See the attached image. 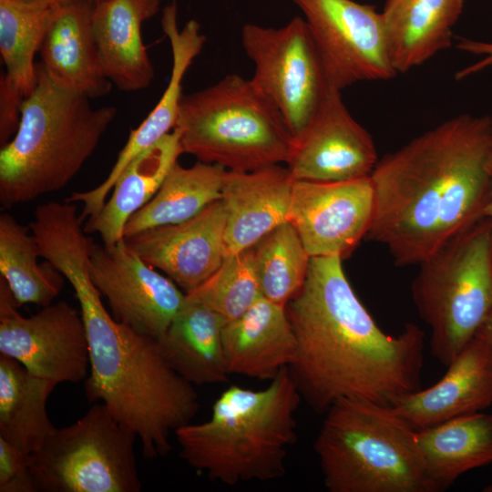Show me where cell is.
<instances>
[{
  "mask_svg": "<svg viewBox=\"0 0 492 492\" xmlns=\"http://www.w3.org/2000/svg\"><path fill=\"white\" fill-rule=\"evenodd\" d=\"M492 118L462 114L380 159L370 175L374 215L366 239L394 263L418 265L485 217Z\"/></svg>",
  "mask_w": 492,
  "mask_h": 492,
  "instance_id": "obj_1",
  "label": "cell"
},
{
  "mask_svg": "<svg viewBox=\"0 0 492 492\" xmlns=\"http://www.w3.org/2000/svg\"><path fill=\"white\" fill-rule=\"evenodd\" d=\"M339 256L311 257L305 282L286 310L297 341L289 367L302 398L324 413L337 399L390 405L420 389L425 335L408 323L385 333L359 300Z\"/></svg>",
  "mask_w": 492,
  "mask_h": 492,
  "instance_id": "obj_2",
  "label": "cell"
},
{
  "mask_svg": "<svg viewBox=\"0 0 492 492\" xmlns=\"http://www.w3.org/2000/svg\"><path fill=\"white\" fill-rule=\"evenodd\" d=\"M89 351L85 394L137 436L148 459L166 456L170 437L199 410L194 385L162 356L157 339L118 322L98 292L78 301Z\"/></svg>",
  "mask_w": 492,
  "mask_h": 492,
  "instance_id": "obj_3",
  "label": "cell"
},
{
  "mask_svg": "<svg viewBox=\"0 0 492 492\" xmlns=\"http://www.w3.org/2000/svg\"><path fill=\"white\" fill-rule=\"evenodd\" d=\"M302 399L289 367L261 390L231 385L215 400L207 421L175 431L179 456L228 486L281 478L297 438L295 414Z\"/></svg>",
  "mask_w": 492,
  "mask_h": 492,
  "instance_id": "obj_4",
  "label": "cell"
},
{
  "mask_svg": "<svg viewBox=\"0 0 492 492\" xmlns=\"http://www.w3.org/2000/svg\"><path fill=\"white\" fill-rule=\"evenodd\" d=\"M117 115L53 82L37 64V83L25 98L15 136L0 150V203H28L64 189L97 148Z\"/></svg>",
  "mask_w": 492,
  "mask_h": 492,
  "instance_id": "obj_5",
  "label": "cell"
},
{
  "mask_svg": "<svg viewBox=\"0 0 492 492\" xmlns=\"http://www.w3.org/2000/svg\"><path fill=\"white\" fill-rule=\"evenodd\" d=\"M313 448L330 492H437L415 432L390 405L343 397L324 412Z\"/></svg>",
  "mask_w": 492,
  "mask_h": 492,
  "instance_id": "obj_6",
  "label": "cell"
},
{
  "mask_svg": "<svg viewBox=\"0 0 492 492\" xmlns=\"http://www.w3.org/2000/svg\"><path fill=\"white\" fill-rule=\"evenodd\" d=\"M175 128L184 153L238 172L285 164L293 139L273 103L236 74L183 94Z\"/></svg>",
  "mask_w": 492,
  "mask_h": 492,
  "instance_id": "obj_7",
  "label": "cell"
},
{
  "mask_svg": "<svg viewBox=\"0 0 492 492\" xmlns=\"http://www.w3.org/2000/svg\"><path fill=\"white\" fill-rule=\"evenodd\" d=\"M418 266L412 299L432 354L447 366L492 313V220L481 218Z\"/></svg>",
  "mask_w": 492,
  "mask_h": 492,
  "instance_id": "obj_8",
  "label": "cell"
},
{
  "mask_svg": "<svg viewBox=\"0 0 492 492\" xmlns=\"http://www.w3.org/2000/svg\"><path fill=\"white\" fill-rule=\"evenodd\" d=\"M137 436L102 403L57 428L31 455L37 492H139Z\"/></svg>",
  "mask_w": 492,
  "mask_h": 492,
  "instance_id": "obj_9",
  "label": "cell"
},
{
  "mask_svg": "<svg viewBox=\"0 0 492 492\" xmlns=\"http://www.w3.org/2000/svg\"><path fill=\"white\" fill-rule=\"evenodd\" d=\"M241 44L254 65L251 81L278 108L294 138L332 87L305 20L295 16L279 28L246 24Z\"/></svg>",
  "mask_w": 492,
  "mask_h": 492,
  "instance_id": "obj_10",
  "label": "cell"
},
{
  "mask_svg": "<svg viewBox=\"0 0 492 492\" xmlns=\"http://www.w3.org/2000/svg\"><path fill=\"white\" fill-rule=\"evenodd\" d=\"M302 13L329 84L339 89L397 75L381 12L354 0H290Z\"/></svg>",
  "mask_w": 492,
  "mask_h": 492,
  "instance_id": "obj_11",
  "label": "cell"
},
{
  "mask_svg": "<svg viewBox=\"0 0 492 492\" xmlns=\"http://www.w3.org/2000/svg\"><path fill=\"white\" fill-rule=\"evenodd\" d=\"M18 307L0 277V354L57 384L85 380L89 351L81 312L62 301L30 316L22 315Z\"/></svg>",
  "mask_w": 492,
  "mask_h": 492,
  "instance_id": "obj_12",
  "label": "cell"
},
{
  "mask_svg": "<svg viewBox=\"0 0 492 492\" xmlns=\"http://www.w3.org/2000/svg\"><path fill=\"white\" fill-rule=\"evenodd\" d=\"M90 277L108 302L111 315L136 332L160 338L181 308L185 292L127 244H90Z\"/></svg>",
  "mask_w": 492,
  "mask_h": 492,
  "instance_id": "obj_13",
  "label": "cell"
},
{
  "mask_svg": "<svg viewBox=\"0 0 492 492\" xmlns=\"http://www.w3.org/2000/svg\"><path fill=\"white\" fill-rule=\"evenodd\" d=\"M370 177L315 182L294 180L288 221L311 257H348L366 239L374 215Z\"/></svg>",
  "mask_w": 492,
  "mask_h": 492,
  "instance_id": "obj_14",
  "label": "cell"
},
{
  "mask_svg": "<svg viewBox=\"0 0 492 492\" xmlns=\"http://www.w3.org/2000/svg\"><path fill=\"white\" fill-rule=\"evenodd\" d=\"M379 159L368 131L331 87L319 108L293 138L286 161L294 180L344 181L370 177Z\"/></svg>",
  "mask_w": 492,
  "mask_h": 492,
  "instance_id": "obj_15",
  "label": "cell"
},
{
  "mask_svg": "<svg viewBox=\"0 0 492 492\" xmlns=\"http://www.w3.org/2000/svg\"><path fill=\"white\" fill-rule=\"evenodd\" d=\"M224 230L225 210L219 200L188 220L124 239L145 262L165 273L186 293L222 263Z\"/></svg>",
  "mask_w": 492,
  "mask_h": 492,
  "instance_id": "obj_16",
  "label": "cell"
},
{
  "mask_svg": "<svg viewBox=\"0 0 492 492\" xmlns=\"http://www.w3.org/2000/svg\"><path fill=\"white\" fill-rule=\"evenodd\" d=\"M435 384L395 396L390 405L415 430L492 406V351L479 334Z\"/></svg>",
  "mask_w": 492,
  "mask_h": 492,
  "instance_id": "obj_17",
  "label": "cell"
},
{
  "mask_svg": "<svg viewBox=\"0 0 492 492\" xmlns=\"http://www.w3.org/2000/svg\"><path fill=\"white\" fill-rule=\"evenodd\" d=\"M161 27L171 47L169 81L153 109L138 128L131 130L106 179L97 187L80 192L79 200L89 211L96 212L103 207L116 180L133 159L159 141L176 126L183 96L182 80L193 60L201 52L206 37L200 32V24L194 19L179 28L175 2L163 9Z\"/></svg>",
  "mask_w": 492,
  "mask_h": 492,
  "instance_id": "obj_18",
  "label": "cell"
},
{
  "mask_svg": "<svg viewBox=\"0 0 492 492\" xmlns=\"http://www.w3.org/2000/svg\"><path fill=\"white\" fill-rule=\"evenodd\" d=\"M293 181L287 167L281 164L246 172L226 171L220 197L225 210V256L252 247L288 221Z\"/></svg>",
  "mask_w": 492,
  "mask_h": 492,
  "instance_id": "obj_19",
  "label": "cell"
},
{
  "mask_svg": "<svg viewBox=\"0 0 492 492\" xmlns=\"http://www.w3.org/2000/svg\"><path fill=\"white\" fill-rule=\"evenodd\" d=\"M94 8L93 0L57 4L39 51L41 66L53 82L89 99L108 95L113 86L98 55Z\"/></svg>",
  "mask_w": 492,
  "mask_h": 492,
  "instance_id": "obj_20",
  "label": "cell"
},
{
  "mask_svg": "<svg viewBox=\"0 0 492 492\" xmlns=\"http://www.w3.org/2000/svg\"><path fill=\"white\" fill-rule=\"evenodd\" d=\"M223 351L230 374L272 380L296 358L297 341L285 306L263 296L225 323Z\"/></svg>",
  "mask_w": 492,
  "mask_h": 492,
  "instance_id": "obj_21",
  "label": "cell"
},
{
  "mask_svg": "<svg viewBox=\"0 0 492 492\" xmlns=\"http://www.w3.org/2000/svg\"><path fill=\"white\" fill-rule=\"evenodd\" d=\"M162 0H103L95 4L93 30L105 75L118 89L147 88L154 68L142 39V24Z\"/></svg>",
  "mask_w": 492,
  "mask_h": 492,
  "instance_id": "obj_22",
  "label": "cell"
},
{
  "mask_svg": "<svg viewBox=\"0 0 492 492\" xmlns=\"http://www.w3.org/2000/svg\"><path fill=\"white\" fill-rule=\"evenodd\" d=\"M465 0H385L382 18L397 74L419 67L452 43Z\"/></svg>",
  "mask_w": 492,
  "mask_h": 492,
  "instance_id": "obj_23",
  "label": "cell"
},
{
  "mask_svg": "<svg viewBox=\"0 0 492 492\" xmlns=\"http://www.w3.org/2000/svg\"><path fill=\"white\" fill-rule=\"evenodd\" d=\"M182 153L180 132L174 128L133 159L116 180L110 198L87 220L85 232L98 233L107 246L123 240L129 218L154 197Z\"/></svg>",
  "mask_w": 492,
  "mask_h": 492,
  "instance_id": "obj_24",
  "label": "cell"
},
{
  "mask_svg": "<svg viewBox=\"0 0 492 492\" xmlns=\"http://www.w3.org/2000/svg\"><path fill=\"white\" fill-rule=\"evenodd\" d=\"M226 321L218 313L185 298L168 330L157 339L169 365L193 385L220 384L230 375L222 343Z\"/></svg>",
  "mask_w": 492,
  "mask_h": 492,
  "instance_id": "obj_25",
  "label": "cell"
},
{
  "mask_svg": "<svg viewBox=\"0 0 492 492\" xmlns=\"http://www.w3.org/2000/svg\"><path fill=\"white\" fill-rule=\"evenodd\" d=\"M423 466L437 492L492 462V413L477 412L415 432Z\"/></svg>",
  "mask_w": 492,
  "mask_h": 492,
  "instance_id": "obj_26",
  "label": "cell"
},
{
  "mask_svg": "<svg viewBox=\"0 0 492 492\" xmlns=\"http://www.w3.org/2000/svg\"><path fill=\"white\" fill-rule=\"evenodd\" d=\"M57 384L0 354V438L29 455L39 450L56 428L46 404Z\"/></svg>",
  "mask_w": 492,
  "mask_h": 492,
  "instance_id": "obj_27",
  "label": "cell"
},
{
  "mask_svg": "<svg viewBox=\"0 0 492 492\" xmlns=\"http://www.w3.org/2000/svg\"><path fill=\"white\" fill-rule=\"evenodd\" d=\"M226 171L201 161L189 168L177 162L154 197L129 218L124 238L195 217L220 200Z\"/></svg>",
  "mask_w": 492,
  "mask_h": 492,
  "instance_id": "obj_28",
  "label": "cell"
},
{
  "mask_svg": "<svg viewBox=\"0 0 492 492\" xmlns=\"http://www.w3.org/2000/svg\"><path fill=\"white\" fill-rule=\"evenodd\" d=\"M37 242L30 228L9 213L0 215V273L18 306L45 307L59 295L64 275L49 261L38 263Z\"/></svg>",
  "mask_w": 492,
  "mask_h": 492,
  "instance_id": "obj_29",
  "label": "cell"
},
{
  "mask_svg": "<svg viewBox=\"0 0 492 492\" xmlns=\"http://www.w3.org/2000/svg\"><path fill=\"white\" fill-rule=\"evenodd\" d=\"M57 4L48 0H0V54L5 73L27 97L37 83L40 51Z\"/></svg>",
  "mask_w": 492,
  "mask_h": 492,
  "instance_id": "obj_30",
  "label": "cell"
},
{
  "mask_svg": "<svg viewBox=\"0 0 492 492\" xmlns=\"http://www.w3.org/2000/svg\"><path fill=\"white\" fill-rule=\"evenodd\" d=\"M251 249L261 295L286 307L302 287L311 260L296 230L286 221Z\"/></svg>",
  "mask_w": 492,
  "mask_h": 492,
  "instance_id": "obj_31",
  "label": "cell"
},
{
  "mask_svg": "<svg viewBox=\"0 0 492 492\" xmlns=\"http://www.w3.org/2000/svg\"><path fill=\"white\" fill-rule=\"evenodd\" d=\"M261 296L251 247L226 255L212 275L185 293L187 300L213 310L226 323L241 315Z\"/></svg>",
  "mask_w": 492,
  "mask_h": 492,
  "instance_id": "obj_32",
  "label": "cell"
},
{
  "mask_svg": "<svg viewBox=\"0 0 492 492\" xmlns=\"http://www.w3.org/2000/svg\"><path fill=\"white\" fill-rule=\"evenodd\" d=\"M0 492H37L31 455L0 438Z\"/></svg>",
  "mask_w": 492,
  "mask_h": 492,
  "instance_id": "obj_33",
  "label": "cell"
},
{
  "mask_svg": "<svg viewBox=\"0 0 492 492\" xmlns=\"http://www.w3.org/2000/svg\"><path fill=\"white\" fill-rule=\"evenodd\" d=\"M26 97L8 75H0V144L5 145L16 133Z\"/></svg>",
  "mask_w": 492,
  "mask_h": 492,
  "instance_id": "obj_34",
  "label": "cell"
},
{
  "mask_svg": "<svg viewBox=\"0 0 492 492\" xmlns=\"http://www.w3.org/2000/svg\"><path fill=\"white\" fill-rule=\"evenodd\" d=\"M456 47L464 52L480 56L481 58L456 74L457 79L465 78L492 66V42L461 39Z\"/></svg>",
  "mask_w": 492,
  "mask_h": 492,
  "instance_id": "obj_35",
  "label": "cell"
},
{
  "mask_svg": "<svg viewBox=\"0 0 492 492\" xmlns=\"http://www.w3.org/2000/svg\"><path fill=\"white\" fill-rule=\"evenodd\" d=\"M477 333L484 338L492 351V313Z\"/></svg>",
  "mask_w": 492,
  "mask_h": 492,
  "instance_id": "obj_36",
  "label": "cell"
},
{
  "mask_svg": "<svg viewBox=\"0 0 492 492\" xmlns=\"http://www.w3.org/2000/svg\"><path fill=\"white\" fill-rule=\"evenodd\" d=\"M485 216L492 220V165H491V171H490L489 196H488L487 205L485 210Z\"/></svg>",
  "mask_w": 492,
  "mask_h": 492,
  "instance_id": "obj_37",
  "label": "cell"
},
{
  "mask_svg": "<svg viewBox=\"0 0 492 492\" xmlns=\"http://www.w3.org/2000/svg\"><path fill=\"white\" fill-rule=\"evenodd\" d=\"M483 491L484 492H492V483L487 485V487H485Z\"/></svg>",
  "mask_w": 492,
  "mask_h": 492,
  "instance_id": "obj_38",
  "label": "cell"
},
{
  "mask_svg": "<svg viewBox=\"0 0 492 492\" xmlns=\"http://www.w3.org/2000/svg\"><path fill=\"white\" fill-rule=\"evenodd\" d=\"M48 1H50V2H52L54 4H61V3L66 2L67 0H48Z\"/></svg>",
  "mask_w": 492,
  "mask_h": 492,
  "instance_id": "obj_39",
  "label": "cell"
},
{
  "mask_svg": "<svg viewBox=\"0 0 492 492\" xmlns=\"http://www.w3.org/2000/svg\"><path fill=\"white\" fill-rule=\"evenodd\" d=\"M95 2V4L98 3V2H101L103 0H93Z\"/></svg>",
  "mask_w": 492,
  "mask_h": 492,
  "instance_id": "obj_40",
  "label": "cell"
}]
</instances>
